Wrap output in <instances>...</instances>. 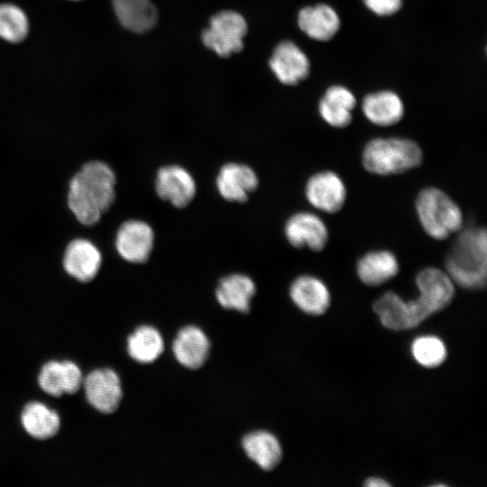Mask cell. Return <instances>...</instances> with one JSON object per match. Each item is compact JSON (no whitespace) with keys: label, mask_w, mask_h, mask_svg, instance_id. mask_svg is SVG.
<instances>
[{"label":"cell","mask_w":487,"mask_h":487,"mask_svg":"<svg viewBox=\"0 0 487 487\" xmlns=\"http://www.w3.org/2000/svg\"><path fill=\"white\" fill-rule=\"evenodd\" d=\"M289 296L300 310L313 316L324 314L331 300L326 285L320 279L307 274L293 280Z\"/></svg>","instance_id":"e0dca14e"},{"label":"cell","mask_w":487,"mask_h":487,"mask_svg":"<svg viewBox=\"0 0 487 487\" xmlns=\"http://www.w3.org/2000/svg\"><path fill=\"white\" fill-rule=\"evenodd\" d=\"M247 29V23L240 14L222 11L210 18L209 27L203 31L201 40L218 56L227 58L243 50Z\"/></svg>","instance_id":"5b68a950"},{"label":"cell","mask_w":487,"mask_h":487,"mask_svg":"<svg viewBox=\"0 0 487 487\" xmlns=\"http://www.w3.org/2000/svg\"><path fill=\"white\" fill-rule=\"evenodd\" d=\"M365 5L372 13L381 16L391 15L398 12L400 7L401 0H363Z\"/></svg>","instance_id":"f546056e"},{"label":"cell","mask_w":487,"mask_h":487,"mask_svg":"<svg viewBox=\"0 0 487 487\" xmlns=\"http://www.w3.org/2000/svg\"><path fill=\"white\" fill-rule=\"evenodd\" d=\"M246 455L262 470L274 469L282 458V449L277 437L268 431L247 434L242 441Z\"/></svg>","instance_id":"d4e9b609"},{"label":"cell","mask_w":487,"mask_h":487,"mask_svg":"<svg viewBox=\"0 0 487 487\" xmlns=\"http://www.w3.org/2000/svg\"><path fill=\"white\" fill-rule=\"evenodd\" d=\"M400 266L397 257L388 250L371 251L357 262L356 272L363 283L380 286L397 275Z\"/></svg>","instance_id":"7402d4cb"},{"label":"cell","mask_w":487,"mask_h":487,"mask_svg":"<svg viewBox=\"0 0 487 487\" xmlns=\"http://www.w3.org/2000/svg\"><path fill=\"white\" fill-rule=\"evenodd\" d=\"M373 310L384 327L397 331L416 327L429 317L417 299L405 301L393 291L381 295Z\"/></svg>","instance_id":"ba28073f"},{"label":"cell","mask_w":487,"mask_h":487,"mask_svg":"<svg viewBox=\"0 0 487 487\" xmlns=\"http://www.w3.org/2000/svg\"><path fill=\"white\" fill-rule=\"evenodd\" d=\"M21 421L25 431L37 439L54 436L60 427L58 413L37 401L30 402L24 407Z\"/></svg>","instance_id":"484cf974"},{"label":"cell","mask_w":487,"mask_h":487,"mask_svg":"<svg viewBox=\"0 0 487 487\" xmlns=\"http://www.w3.org/2000/svg\"><path fill=\"white\" fill-rule=\"evenodd\" d=\"M446 273L453 282L467 289L486 284L487 234L483 227H468L455 240L446 259Z\"/></svg>","instance_id":"7a4b0ae2"},{"label":"cell","mask_w":487,"mask_h":487,"mask_svg":"<svg viewBox=\"0 0 487 487\" xmlns=\"http://www.w3.org/2000/svg\"><path fill=\"white\" fill-rule=\"evenodd\" d=\"M104 256L97 244L85 236L68 241L62 251L60 265L63 271L80 283H89L100 272Z\"/></svg>","instance_id":"8992f818"},{"label":"cell","mask_w":487,"mask_h":487,"mask_svg":"<svg viewBox=\"0 0 487 487\" xmlns=\"http://www.w3.org/2000/svg\"><path fill=\"white\" fill-rule=\"evenodd\" d=\"M306 198L317 209L334 214L346 199V188L342 179L334 171H320L312 175L305 187Z\"/></svg>","instance_id":"8fae6325"},{"label":"cell","mask_w":487,"mask_h":487,"mask_svg":"<svg viewBox=\"0 0 487 487\" xmlns=\"http://www.w3.org/2000/svg\"><path fill=\"white\" fill-rule=\"evenodd\" d=\"M365 117L379 126L399 123L404 115L400 97L392 91H380L367 95L362 104Z\"/></svg>","instance_id":"cb8c5ba5"},{"label":"cell","mask_w":487,"mask_h":487,"mask_svg":"<svg viewBox=\"0 0 487 487\" xmlns=\"http://www.w3.org/2000/svg\"><path fill=\"white\" fill-rule=\"evenodd\" d=\"M259 185L256 172L248 165L227 162L218 170L216 188L219 195L229 202L243 203Z\"/></svg>","instance_id":"5bb4252c"},{"label":"cell","mask_w":487,"mask_h":487,"mask_svg":"<svg viewBox=\"0 0 487 487\" xmlns=\"http://www.w3.org/2000/svg\"><path fill=\"white\" fill-rule=\"evenodd\" d=\"M41 390L54 397L76 393L83 383L78 366L70 361H51L45 363L38 377Z\"/></svg>","instance_id":"2e32d148"},{"label":"cell","mask_w":487,"mask_h":487,"mask_svg":"<svg viewBox=\"0 0 487 487\" xmlns=\"http://www.w3.org/2000/svg\"><path fill=\"white\" fill-rule=\"evenodd\" d=\"M422 160V150L416 142L399 137L372 139L362 154L364 169L376 175L403 173L419 166Z\"/></svg>","instance_id":"3957f363"},{"label":"cell","mask_w":487,"mask_h":487,"mask_svg":"<svg viewBox=\"0 0 487 487\" xmlns=\"http://www.w3.org/2000/svg\"><path fill=\"white\" fill-rule=\"evenodd\" d=\"M418 297L416 299L430 315L446 308L455 295L454 282L446 272L428 267L416 277Z\"/></svg>","instance_id":"7c38bea8"},{"label":"cell","mask_w":487,"mask_h":487,"mask_svg":"<svg viewBox=\"0 0 487 487\" xmlns=\"http://www.w3.org/2000/svg\"><path fill=\"white\" fill-rule=\"evenodd\" d=\"M415 206L420 225L430 237L444 240L462 229L460 207L441 189L423 188L417 196Z\"/></svg>","instance_id":"277c9868"},{"label":"cell","mask_w":487,"mask_h":487,"mask_svg":"<svg viewBox=\"0 0 487 487\" xmlns=\"http://www.w3.org/2000/svg\"><path fill=\"white\" fill-rule=\"evenodd\" d=\"M29 32V20L24 11L11 3L0 4V39L10 42L23 41Z\"/></svg>","instance_id":"83f0119b"},{"label":"cell","mask_w":487,"mask_h":487,"mask_svg":"<svg viewBox=\"0 0 487 487\" xmlns=\"http://www.w3.org/2000/svg\"><path fill=\"white\" fill-rule=\"evenodd\" d=\"M154 242V231L147 222L141 219H128L117 227L114 246L123 261L140 264L149 260Z\"/></svg>","instance_id":"52a82bcc"},{"label":"cell","mask_w":487,"mask_h":487,"mask_svg":"<svg viewBox=\"0 0 487 487\" xmlns=\"http://www.w3.org/2000/svg\"><path fill=\"white\" fill-rule=\"evenodd\" d=\"M411 353L420 365L427 368L442 364L446 357L444 342L435 335L417 337L411 345Z\"/></svg>","instance_id":"f1b7e54d"},{"label":"cell","mask_w":487,"mask_h":487,"mask_svg":"<svg viewBox=\"0 0 487 487\" xmlns=\"http://www.w3.org/2000/svg\"><path fill=\"white\" fill-rule=\"evenodd\" d=\"M364 486L367 487H389L391 484L382 478L370 477L364 482Z\"/></svg>","instance_id":"4dcf8cb0"},{"label":"cell","mask_w":487,"mask_h":487,"mask_svg":"<svg viewBox=\"0 0 487 487\" xmlns=\"http://www.w3.org/2000/svg\"><path fill=\"white\" fill-rule=\"evenodd\" d=\"M269 65L276 78L284 85H297L309 73L307 55L290 41H281L276 46Z\"/></svg>","instance_id":"9a60e30c"},{"label":"cell","mask_w":487,"mask_h":487,"mask_svg":"<svg viewBox=\"0 0 487 487\" xmlns=\"http://www.w3.org/2000/svg\"><path fill=\"white\" fill-rule=\"evenodd\" d=\"M117 177L112 166L100 159L85 161L69 178L66 205L84 227L96 225L116 200Z\"/></svg>","instance_id":"6da1fadb"},{"label":"cell","mask_w":487,"mask_h":487,"mask_svg":"<svg viewBox=\"0 0 487 487\" xmlns=\"http://www.w3.org/2000/svg\"><path fill=\"white\" fill-rule=\"evenodd\" d=\"M70 1H81V0H70Z\"/></svg>","instance_id":"1f68e13d"},{"label":"cell","mask_w":487,"mask_h":487,"mask_svg":"<svg viewBox=\"0 0 487 487\" xmlns=\"http://www.w3.org/2000/svg\"><path fill=\"white\" fill-rule=\"evenodd\" d=\"M82 386L88 403L96 410L109 414L119 407L123 391L115 371L108 368L94 370L83 379Z\"/></svg>","instance_id":"30bf717a"},{"label":"cell","mask_w":487,"mask_h":487,"mask_svg":"<svg viewBox=\"0 0 487 487\" xmlns=\"http://www.w3.org/2000/svg\"><path fill=\"white\" fill-rule=\"evenodd\" d=\"M164 350L161 333L153 326H142L127 339L129 355L140 363H151L158 359Z\"/></svg>","instance_id":"4316f807"},{"label":"cell","mask_w":487,"mask_h":487,"mask_svg":"<svg viewBox=\"0 0 487 487\" xmlns=\"http://www.w3.org/2000/svg\"><path fill=\"white\" fill-rule=\"evenodd\" d=\"M114 13L126 30L142 33L152 29L158 21V11L152 0H111Z\"/></svg>","instance_id":"ffe728a7"},{"label":"cell","mask_w":487,"mask_h":487,"mask_svg":"<svg viewBox=\"0 0 487 487\" xmlns=\"http://www.w3.org/2000/svg\"><path fill=\"white\" fill-rule=\"evenodd\" d=\"M354 94L343 86H332L326 89L318 105L322 119L335 128H344L352 122V111L355 106Z\"/></svg>","instance_id":"603a6c76"},{"label":"cell","mask_w":487,"mask_h":487,"mask_svg":"<svg viewBox=\"0 0 487 487\" xmlns=\"http://www.w3.org/2000/svg\"><path fill=\"white\" fill-rule=\"evenodd\" d=\"M255 293V283L248 275L232 273L219 280L216 289V299L225 309L247 313Z\"/></svg>","instance_id":"d6986e66"},{"label":"cell","mask_w":487,"mask_h":487,"mask_svg":"<svg viewBox=\"0 0 487 487\" xmlns=\"http://www.w3.org/2000/svg\"><path fill=\"white\" fill-rule=\"evenodd\" d=\"M284 234L293 247H308L313 252L322 251L328 241V230L323 220L306 211L295 213L288 218Z\"/></svg>","instance_id":"4fadbf2b"},{"label":"cell","mask_w":487,"mask_h":487,"mask_svg":"<svg viewBox=\"0 0 487 487\" xmlns=\"http://www.w3.org/2000/svg\"><path fill=\"white\" fill-rule=\"evenodd\" d=\"M154 186L158 197L177 208L188 206L197 193V183L192 174L177 164L161 167L156 173Z\"/></svg>","instance_id":"9c48e42d"},{"label":"cell","mask_w":487,"mask_h":487,"mask_svg":"<svg viewBox=\"0 0 487 487\" xmlns=\"http://www.w3.org/2000/svg\"><path fill=\"white\" fill-rule=\"evenodd\" d=\"M298 23L308 36L320 41L331 40L340 28L338 14L325 4L302 8L299 13Z\"/></svg>","instance_id":"44dd1931"},{"label":"cell","mask_w":487,"mask_h":487,"mask_svg":"<svg viewBox=\"0 0 487 487\" xmlns=\"http://www.w3.org/2000/svg\"><path fill=\"white\" fill-rule=\"evenodd\" d=\"M210 342L205 332L195 326L181 328L177 334L172 352L176 360L188 369L200 368L208 357Z\"/></svg>","instance_id":"ac0fdd59"}]
</instances>
